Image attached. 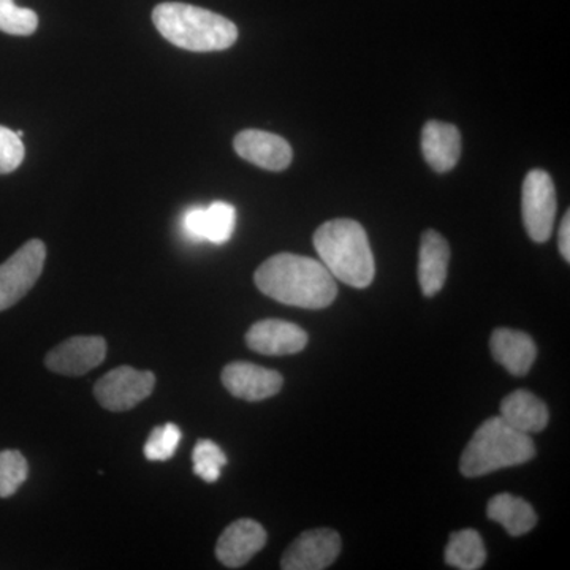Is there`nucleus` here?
<instances>
[{"mask_svg": "<svg viewBox=\"0 0 570 570\" xmlns=\"http://www.w3.org/2000/svg\"><path fill=\"white\" fill-rule=\"evenodd\" d=\"M254 281L262 294L303 309H324L337 295L332 273L322 262L303 255H273L258 266Z\"/></svg>", "mask_w": 570, "mask_h": 570, "instance_id": "obj_1", "label": "nucleus"}, {"mask_svg": "<svg viewBox=\"0 0 570 570\" xmlns=\"http://www.w3.org/2000/svg\"><path fill=\"white\" fill-rule=\"evenodd\" d=\"M153 21L165 40L187 51H224L238 40L234 22L189 3H159L153 11Z\"/></svg>", "mask_w": 570, "mask_h": 570, "instance_id": "obj_2", "label": "nucleus"}, {"mask_svg": "<svg viewBox=\"0 0 570 570\" xmlns=\"http://www.w3.org/2000/svg\"><path fill=\"white\" fill-rule=\"evenodd\" d=\"M314 247L335 279L365 288L376 275L373 250L365 228L352 219H333L317 228Z\"/></svg>", "mask_w": 570, "mask_h": 570, "instance_id": "obj_3", "label": "nucleus"}, {"mask_svg": "<svg viewBox=\"0 0 570 570\" xmlns=\"http://www.w3.org/2000/svg\"><path fill=\"white\" fill-rule=\"evenodd\" d=\"M530 434L520 433L501 417L483 422L471 438L460 460L464 478H482L499 469L520 466L534 459Z\"/></svg>", "mask_w": 570, "mask_h": 570, "instance_id": "obj_4", "label": "nucleus"}, {"mask_svg": "<svg viewBox=\"0 0 570 570\" xmlns=\"http://www.w3.org/2000/svg\"><path fill=\"white\" fill-rule=\"evenodd\" d=\"M45 261V243L31 239L0 265V313L29 294L43 272Z\"/></svg>", "mask_w": 570, "mask_h": 570, "instance_id": "obj_5", "label": "nucleus"}, {"mask_svg": "<svg viewBox=\"0 0 570 570\" xmlns=\"http://www.w3.org/2000/svg\"><path fill=\"white\" fill-rule=\"evenodd\" d=\"M523 224L532 242L546 243L557 216V190L553 179L543 170H532L524 178L521 195Z\"/></svg>", "mask_w": 570, "mask_h": 570, "instance_id": "obj_6", "label": "nucleus"}, {"mask_svg": "<svg viewBox=\"0 0 570 570\" xmlns=\"http://www.w3.org/2000/svg\"><path fill=\"white\" fill-rule=\"evenodd\" d=\"M156 387V376L151 371H138L130 366H119L97 381L94 395L100 406L111 412L130 411L151 395Z\"/></svg>", "mask_w": 570, "mask_h": 570, "instance_id": "obj_7", "label": "nucleus"}, {"mask_svg": "<svg viewBox=\"0 0 570 570\" xmlns=\"http://www.w3.org/2000/svg\"><path fill=\"white\" fill-rule=\"evenodd\" d=\"M341 538L328 528L303 532L285 550L281 568L284 570H324L340 557Z\"/></svg>", "mask_w": 570, "mask_h": 570, "instance_id": "obj_8", "label": "nucleus"}, {"mask_svg": "<svg viewBox=\"0 0 570 570\" xmlns=\"http://www.w3.org/2000/svg\"><path fill=\"white\" fill-rule=\"evenodd\" d=\"M107 341L100 336H73L48 352L45 365L62 376H82L102 365Z\"/></svg>", "mask_w": 570, "mask_h": 570, "instance_id": "obj_9", "label": "nucleus"}, {"mask_svg": "<svg viewBox=\"0 0 570 570\" xmlns=\"http://www.w3.org/2000/svg\"><path fill=\"white\" fill-rule=\"evenodd\" d=\"M220 379L230 395L250 403L277 395L284 385V379L277 371L247 362L225 366Z\"/></svg>", "mask_w": 570, "mask_h": 570, "instance_id": "obj_10", "label": "nucleus"}, {"mask_svg": "<svg viewBox=\"0 0 570 570\" xmlns=\"http://www.w3.org/2000/svg\"><path fill=\"white\" fill-rule=\"evenodd\" d=\"M266 531L261 523L249 519L236 520L225 528L216 546V558L225 568L239 569L264 549Z\"/></svg>", "mask_w": 570, "mask_h": 570, "instance_id": "obj_11", "label": "nucleus"}, {"mask_svg": "<svg viewBox=\"0 0 570 570\" xmlns=\"http://www.w3.org/2000/svg\"><path fill=\"white\" fill-rule=\"evenodd\" d=\"M246 344L262 355H294L306 347L307 333L291 322L266 318L250 326L246 333Z\"/></svg>", "mask_w": 570, "mask_h": 570, "instance_id": "obj_12", "label": "nucleus"}, {"mask_svg": "<svg viewBox=\"0 0 570 570\" xmlns=\"http://www.w3.org/2000/svg\"><path fill=\"white\" fill-rule=\"evenodd\" d=\"M234 148L242 159L268 171H283L292 164L291 145L279 135L264 130H243L235 137Z\"/></svg>", "mask_w": 570, "mask_h": 570, "instance_id": "obj_13", "label": "nucleus"}, {"mask_svg": "<svg viewBox=\"0 0 570 570\" xmlns=\"http://www.w3.org/2000/svg\"><path fill=\"white\" fill-rule=\"evenodd\" d=\"M236 212L225 202H214L208 208H193L184 214V232L195 242L224 245L234 235Z\"/></svg>", "mask_w": 570, "mask_h": 570, "instance_id": "obj_14", "label": "nucleus"}, {"mask_svg": "<svg viewBox=\"0 0 570 570\" xmlns=\"http://www.w3.org/2000/svg\"><path fill=\"white\" fill-rule=\"evenodd\" d=\"M491 355L499 365L504 366L513 376L530 373L538 356V347L527 333L512 328L494 330L490 340Z\"/></svg>", "mask_w": 570, "mask_h": 570, "instance_id": "obj_15", "label": "nucleus"}, {"mask_svg": "<svg viewBox=\"0 0 570 570\" xmlns=\"http://www.w3.org/2000/svg\"><path fill=\"white\" fill-rule=\"evenodd\" d=\"M422 151L438 174L453 170L461 156V135L453 124L430 121L423 127Z\"/></svg>", "mask_w": 570, "mask_h": 570, "instance_id": "obj_16", "label": "nucleus"}, {"mask_svg": "<svg viewBox=\"0 0 570 570\" xmlns=\"http://www.w3.org/2000/svg\"><path fill=\"white\" fill-rule=\"evenodd\" d=\"M450 247L444 236L434 230L422 235L419 254V283L423 295L434 296L448 279Z\"/></svg>", "mask_w": 570, "mask_h": 570, "instance_id": "obj_17", "label": "nucleus"}, {"mask_svg": "<svg viewBox=\"0 0 570 570\" xmlns=\"http://www.w3.org/2000/svg\"><path fill=\"white\" fill-rule=\"evenodd\" d=\"M510 426L524 434L540 433L549 425V407L540 397L527 390H517L501 403V415Z\"/></svg>", "mask_w": 570, "mask_h": 570, "instance_id": "obj_18", "label": "nucleus"}, {"mask_svg": "<svg viewBox=\"0 0 570 570\" xmlns=\"http://www.w3.org/2000/svg\"><path fill=\"white\" fill-rule=\"evenodd\" d=\"M487 515L501 524L512 538L528 534L538 523V515L530 502L509 493L491 498L487 505Z\"/></svg>", "mask_w": 570, "mask_h": 570, "instance_id": "obj_19", "label": "nucleus"}, {"mask_svg": "<svg viewBox=\"0 0 570 570\" xmlns=\"http://www.w3.org/2000/svg\"><path fill=\"white\" fill-rule=\"evenodd\" d=\"M487 550L478 531L461 530L450 535L445 547V562L450 568L478 570L485 564Z\"/></svg>", "mask_w": 570, "mask_h": 570, "instance_id": "obj_20", "label": "nucleus"}, {"mask_svg": "<svg viewBox=\"0 0 570 570\" xmlns=\"http://www.w3.org/2000/svg\"><path fill=\"white\" fill-rule=\"evenodd\" d=\"M29 464L18 450L0 452V498H10L28 480Z\"/></svg>", "mask_w": 570, "mask_h": 570, "instance_id": "obj_21", "label": "nucleus"}, {"mask_svg": "<svg viewBox=\"0 0 570 570\" xmlns=\"http://www.w3.org/2000/svg\"><path fill=\"white\" fill-rule=\"evenodd\" d=\"M194 472L205 482L214 483L220 478V471L227 464V456L216 442L200 439L193 452Z\"/></svg>", "mask_w": 570, "mask_h": 570, "instance_id": "obj_22", "label": "nucleus"}, {"mask_svg": "<svg viewBox=\"0 0 570 570\" xmlns=\"http://www.w3.org/2000/svg\"><path fill=\"white\" fill-rule=\"evenodd\" d=\"M39 28V17L31 9H21L13 0H0V31L10 36H32Z\"/></svg>", "mask_w": 570, "mask_h": 570, "instance_id": "obj_23", "label": "nucleus"}, {"mask_svg": "<svg viewBox=\"0 0 570 570\" xmlns=\"http://www.w3.org/2000/svg\"><path fill=\"white\" fill-rule=\"evenodd\" d=\"M181 430L175 423H165L156 426L149 434L145 444V456L149 461H167L175 455L179 442H181Z\"/></svg>", "mask_w": 570, "mask_h": 570, "instance_id": "obj_24", "label": "nucleus"}, {"mask_svg": "<svg viewBox=\"0 0 570 570\" xmlns=\"http://www.w3.org/2000/svg\"><path fill=\"white\" fill-rule=\"evenodd\" d=\"M26 149L17 132L0 126V175L11 174L24 160Z\"/></svg>", "mask_w": 570, "mask_h": 570, "instance_id": "obj_25", "label": "nucleus"}, {"mask_svg": "<svg viewBox=\"0 0 570 570\" xmlns=\"http://www.w3.org/2000/svg\"><path fill=\"white\" fill-rule=\"evenodd\" d=\"M560 253L566 262H570V214L566 213L560 227Z\"/></svg>", "mask_w": 570, "mask_h": 570, "instance_id": "obj_26", "label": "nucleus"}, {"mask_svg": "<svg viewBox=\"0 0 570 570\" xmlns=\"http://www.w3.org/2000/svg\"><path fill=\"white\" fill-rule=\"evenodd\" d=\"M17 135H18V137H20V138L24 137V134H22V132H21V130H18Z\"/></svg>", "mask_w": 570, "mask_h": 570, "instance_id": "obj_27", "label": "nucleus"}]
</instances>
